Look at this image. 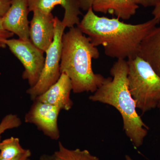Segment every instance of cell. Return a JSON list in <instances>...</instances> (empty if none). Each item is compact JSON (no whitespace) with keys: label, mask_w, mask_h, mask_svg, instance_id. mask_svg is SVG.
<instances>
[{"label":"cell","mask_w":160,"mask_h":160,"mask_svg":"<svg viewBox=\"0 0 160 160\" xmlns=\"http://www.w3.org/2000/svg\"><path fill=\"white\" fill-rule=\"evenodd\" d=\"M28 0H12L9 10L2 18L4 28L20 39H29V12Z\"/></svg>","instance_id":"obj_9"},{"label":"cell","mask_w":160,"mask_h":160,"mask_svg":"<svg viewBox=\"0 0 160 160\" xmlns=\"http://www.w3.org/2000/svg\"><path fill=\"white\" fill-rule=\"evenodd\" d=\"M28 149H24L19 139L12 137L0 142V157L6 159L18 157L25 153Z\"/></svg>","instance_id":"obj_15"},{"label":"cell","mask_w":160,"mask_h":160,"mask_svg":"<svg viewBox=\"0 0 160 160\" xmlns=\"http://www.w3.org/2000/svg\"><path fill=\"white\" fill-rule=\"evenodd\" d=\"M138 6L144 7H155L160 2V0H132Z\"/></svg>","instance_id":"obj_18"},{"label":"cell","mask_w":160,"mask_h":160,"mask_svg":"<svg viewBox=\"0 0 160 160\" xmlns=\"http://www.w3.org/2000/svg\"><path fill=\"white\" fill-rule=\"evenodd\" d=\"M127 61L128 87L137 108L144 113L158 107L160 101V77L138 56Z\"/></svg>","instance_id":"obj_4"},{"label":"cell","mask_w":160,"mask_h":160,"mask_svg":"<svg viewBox=\"0 0 160 160\" xmlns=\"http://www.w3.org/2000/svg\"><path fill=\"white\" fill-rule=\"evenodd\" d=\"M138 56L149 63L160 77V26H156L143 39Z\"/></svg>","instance_id":"obj_13"},{"label":"cell","mask_w":160,"mask_h":160,"mask_svg":"<svg viewBox=\"0 0 160 160\" xmlns=\"http://www.w3.org/2000/svg\"><path fill=\"white\" fill-rule=\"evenodd\" d=\"M127 60H117L110 70L112 77L107 78L89 99L114 107L122 118L125 133L136 148L142 145L148 133V127L137 112V106L128 87Z\"/></svg>","instance_id":"obj_2"},{"label":"cell","mask_w":160,"mask_h":160,"mask_svg":"<svg viewBox=\"0 0 160 160\" xmlns=\"http://www.w3.org/2000/svg\"><path fill=\"white\" fill-rule=\"evenodd\" d=\"M12 0H0V18H2L11 6Z\"/></svg>","instance_id":"obj_19"},{"label":"cell","mask_w":160,"mask_h":160,"mask_svg":"<svg viewBox=\"0 0 160 160\" xmlns=\"http://www.w3.org/2000/svg\"><path fill=\"white\" fill-rule=\"evenodd\" d=\"M92 8L94 12L109 13L126 20L136 14L139 6L132 0H93Z\"/></svg>","instance_id":"obj_12"},{"label":"cell","mask_w":160,"mask_h":160,"mask_svg":"<svg viewBox=\"0 0 160 160\" xmlns=\"http://www.w3.org/2000/svg\"><path fill=\"white\" fill-rule=\"evenodd\" d=\"M61 110L57 106L34 100L25 115V122L33 124L46 137L56 141L60 137L58 118Z\"/></svg>","instance_id":"obj_7"},{"label":"cell","mask_w":160,"mask_h":160,"mask_svg":"<svg viewBox=\"0 0 160 160\" xmlns=\"http://www.w3.org/2000/svg\"><path fill=\"white\" fill-rule=\"evenodd\" d=\"M27 160H31L30 159V158H29Z\"/></svg>","instance_id":"obj_26"},{"label":"cell","mask_w":160,"mask_h":160,"mask_svg":"<svg viewBox=\"0 0 160 160\" xmlns=\"http://www.w3.org/2000/svg\"><path fill=\"white\" fill-rule=\"evenodd\" d=\"M62 44L61 73L70 79L74 93H93L107 79L92 69V60L100 57L97 47L77 26L64 33Z\"/></svg>","instance_id":"obj_3"},{"label":"cell","mask_w":160,"mask_h":160,"mask_svg":"<svg viewBox=\"0 0 160 160\" xmlns=\"http://www.w3.org/2000/svg\"><path fill=\"white\" fill-rule=\"evenodd\" d=\"M160 22V18L153 17L145 22L129 24L117 18L98 16L91 7L77 26L95 46H103L107 56L128 60L138 55L143 39Z\"/></svg>","instance_id":"obj_1"},{"label":"cell","mask_w":160,"mask_h":160,"mask_svg":"<svg viewBox=\"0 0 160 160\" xmlns=\"http://www.w3.org/2000/svg\"><path fill=\"white\" fill-rule=\"evenodd\" d=\"M29 24V39L40 50L45 52L53 42L55 34V17L52 12L39 9L32 11Z\"/></svg>","instance_id":"obj_8"},{"label":"cell","mask_w":160,"mask_h":160,"mask_svg":"<svg viewBox=\"0 0 160 160\" xmlns=\"http://www.w3.org/2000/svg\"><path fill=\"white\" fill-rule=\"evenodd\" d=\"M55 34L53 42L46 51V57L42 73L35 86L26 91L34 101L57 82L61 76L60 62L62 48V37L66 26L57 17H55Z\"/></svg>","instance_id":"obj_5"},{"label":"cell","mask_w":160,"mask_h":160,"mask_svg":"<svg viewBox=\"0 0 160 160\" xmlns=\"http://www.w3.org/2000/svg\"><path fill=\"white\" fill-rule=\"evenodd\" d=\"M21 119L18 115L13 114L6 115L0 122V142L1 136L8 129L18 128L22 125Z\"/></svg>","instance_id":"obj_16"},{"label":"cell","mask_w":160,"mask_h":160,"mask_svg":"<svg viewBox=\"0 0 160 160\" xmlns=\"http://www.w3.org/2000/svg\"><path fill=\"white\" fill-rule=\"evenodd\" d=\"M125 158H126V160H133L130 156H129V155H126Z\"/></svg>","instance_id":"obj_24"},{"label":"cell","mask_w":160,"mask_h":160,"mask_svg":"<svg viewBox=\"0 0 160 160\" xmlns=\"http://www.w3.org/2000/svg\"><path fill=\"white\" fill-rule=\"evenodd\" d=\"M6 45L22 64L24 68L22 74L23 79L27 80L29 87L35 86L44 67V52L35 46L30 40L10 38L6 41Z\"/></svg>","instance_id":"obj_6"},{"label":"cell","mask_w":160,"mask_h":160,"mask_svg":"<svg viewBox=\"0 0 160 160\" xmlns=\"http://www.w3.org/2000/svg\"><path fill=\"white\" fill-rule=\"evenodd\" d=\"M80 8L83 11H88L92 6L93 0H78Z\"/></svg>","instance_id":"obj_20"},{"label":"cell","mask_w":160,"mask_h":160,"mask_svg":"<svg viewBox=\"0 0 160 160\" xmlns=\"http://www.w3.org/2000/svg\"><path fill=\"white\" fill-rule=\"evenodd\" d=\"M152 14L153 17L160 18V2L154 7V9L152 11Z\"/></svg>","instance_id":"obj_23"},{"label":"cell","mask_w":160,"mask_h":160,"mask_svg":"<svg viewBox=\"0 0 160 160\" xmlns=\"http://www.w3.org/2000/svg\"><path fill=\"white\" fill-rule=\"evenodd\" d=\"M29 12L39 9L46 12H51L56 6H61L64 9L62 22L66 27L70 28L80 22L82 14L78 0H28Z\"/></svg>","instance_id":"obj_10"},{"label":"cell","mask_w":160,"mask_h":160,"mask_svg":"<svg viewBox=\"0 0 160 160\" xmlns=\"http://www.w3.org/2000/svg\"><path fill=\"white\" fill-rule=\"evenodd\" d=\"M13 35L14 34L4 28L2 18H0V48H6V41L11 38Z\"/></svg>","instance_id":"obj_17"},{"label":"cell","mask_w":160,"mask_h":160,"mask_svg":"<svg viewBox=\"0 0 160 160\" xmlns=\"http://www.w3.org/2000/svg\"><path fill=\"white\" fill-rule=\"evenodd\" d=\"M38 160H58L57 158L53 153V154H43L42 155Z\"/></svg>","instance_id":"obj_22"},{"label":"cell","mask_w":160,"mask_h":160,"mask_svg":"<svg viewBox=\"0 0 160 160\" xmlns=\"http://www.w3.org/2000/svg\"><path fill=\"white\" fill-rule=\"evenodd\" d=\"M158 108H159V109L160 111V101L159 102L158 105Z\"/></svg>","instance_id":"obj_25"},{"label":"cell","mask_w":160,"mask_h":160,"mask_svg":"<svg viewBox=\"0 0 160 160\" xmlns=\"http://www.w3.org/2000/svg\"><path fill=\"white\" fill-rule=\"evenodd\" d=\"M72 91L70 79L66 74L62 73L56 82L34 100L57 106L62 110L69 111L73 105L70 98Z\"/></svg>","instance_id":"obj_11"},{"label":"cell","mask_w":160,"mask_h":160,"mask_svg":"<svg viewBox=\"0 0 160 160\" xmlns=\"http://www.w3.org/2000/svg\"><path fill=\"white\" fill-rule=\"evenodd\" d=\"M31 156V152L28 149L26 152L18 157L12 159H6L0 157V160H27L30 158Z\"/></svg>","instance_id":"obj_21"},{"label":"cell","mask_w":160,"mask_h":160,"mask_svg":"<svg viewBox=\"0 0 160 160\" xmlns=\"http://www.w3.org/2000/svg\"><path fill=\"white\" fill-rule=\"evenodd\" d=\"M54 154L58 160H99L86 149H70L65 147L59 142L58 148Z\"/></svg>","instance_id":"obj_14"}]
</instances>
